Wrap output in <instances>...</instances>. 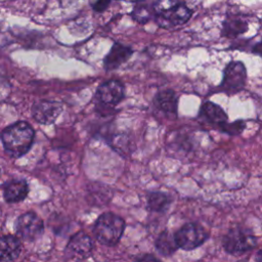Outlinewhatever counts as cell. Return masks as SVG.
I'll list each match as a JSON object with an SVG mask.
<instances>
[{
  "label": "cell",
  "instance_id": "cell-1",
  "mask_svg": "<svg viewBox=\"0 0 262 262\" xmlns=\"http://www.w3.org/2000/svg\"><path fill=\"white\" fill-rule=\"evenodd\" d=\"M35 137V131L24 121L15 122L6 127L1 133L5 150L13 157H21L29 151Z\"/></svg>",
  "mask_w": 262,
  "mask_h": 262
},
{
  "label": "cell",
  "instance_id": "cell-2",
  "mask_svg": "<svg viewBox=\"0 0 262 262\" xmlns=\"http://www.w3.org/2000/svg\"><path fill=\"white\" fill-rule=\"evenodd\" d=\"M125 221L113 212L101 214L93 227L96 239L105 246H115L121 239L125 230Z\"/></svg>",
  "mask_w": 262,
  "mask_h": 262
},
{
  "label": "cell",
  "instance_id": "cell-3",
  "mask_svg": "<svg viewBox=\"0 0 262 262\" xmlns=\"http://www.w3.org/2000/svg\"><path fill=\"white\" fill-rule=\"evenodd\" d=\"M247 82V69L239 60L229 61L223 70V78L219 90L226 94H235L242 91Z\"/></svg>",
  "mask_w": 262,
  "mask_h": 262
},
{
  "label": "cell",
  "instance_id": "cell-4",
  "mask_svg": "<svg viewBox=\"0 0 262 262\" xmlns=\"http://www.w3.org/2000/svg\"><path fill=\"white\" fill-rule=\"evenodd\" d=\"M222 245L227 253L241 255L254 249L257 246V238L250 230L234 227L224 235Z\"/></svg>",
  "mask_w": 262,
  "mask_h": 262
},
{
  "label": "cell",
  "instance_id": "cell-5",
  "mask_svg": "<svg viewBox=\"0 0 262 262\" xmlns=\"http://www.w3.org/2000/svg\"><path fill=\"white\" fill-rule=\"evenodd\" d=\"M174 236L180 249L191 251L207 241L208 232L198 223H186L174 233Z\"/></svg>",
  "mask_w": 262,
  "mask_h": 262
},
{
  "label": "cell",
  "instance_id": "cell-6",
  "mask_svg": "<svg viewBox=\"0 0 262 262\" xmlns=\"http://www.w3.org/2000/svg\"><path fill=\"white\" fill-rule=\"evenodd\" d=\"M17 235L28 242L40 237L44 231L43 220L34 212H27L20 215L15 223Z\"/></svg>",
  "mask_w": 262,
  "mask_h": 262
},
{
  "label": "cell",
  "instance_id": "cell-7",
  "mask_svg": "<svg viewBox=\"0 0 262 262\" xmlns=\"http://www.w3.org/2000/svg\"><path fill=\"white\" fill-rule=\"evenodd\" d=\"M192 10L183 2H177L171 7L156 13L155 17L160 27L172 28L184 25L191 17Z\"/></svg>",
  "mask_w": 262,
  "mask_h": 262
},
{
  "label": "cell",
  "instance_id": "cell-8",
  "mask_svg": "<svg viewBox=\"0 0 262 262\" xmlns=\"http://www.w3.org/2000/svg\"><path fill=\"white\" fill-rule=\"evenodd\" d=\"M94 243L90 235L84 231H79L71 236L66 247V254L73 259L82 260L91 256Z\"/></svg>",
  "mask_w": 262,
  "mask_h": 262
},
{
  "label": "cell",
  "instance_id": "cell-9",
  "mask_svg": "<svg viewBox=\"0 0 262 262\" xmlns=\"http://www.w3.org/2000/svg\"><path fill=\"white\" fill-rule=\"evenodd\" d=\"M62 113V104L58 101L40 100L32 106V116L36 122L42 125L53 124Z\"/></svg>",
  "mask_w": 262,
  "mask_h": 262
},
{
  "label": "cell",
  "instance_id": "cell-10",
  "mask_svg": "<svg viewBox=\"0 0 262 262\" xmlns=\"http://www.w3.org/2000/svg\"><path fill=\"white\" fill-rule=\"evenodd\" d=\"M95 98L103 105L115 106L124 98V85L118 80H108L98 86Z\"/></svg>",
  "mask_w": 262,
  "mask_h": 262
},
{
  "label": "cell",
  "instance_id": "cell-11",
  "mask_svg": "<svg viewBox=\"0 0 262 262\" xmlns=\"http://www.w3.org/2000/svg\"><path fill=\"white\" fill-rule=\"evenodd\" d=\"M132 54L133 50L130 47L119 42H115L103 59V67L106 71L116 70L126 62Z\"/></svg>",
  "mask_w": 262,
  "mask_h": 262
},
{
  "label": "cell",
  "instance_id": "cell-12",
  "mask_svg": "<svg viewBox=\"0 0 262 262\" xmlns=\"http://www.w3.org/2000/svg\"><path fill=\"white\" fill-rule=\"evenodd\" d=\"M29 193V184L25 179H13L5 183L3 198L7 203L24 201Z\"/></svg>",
  "mask_w": 262,
  "mask_h": 262
},
{
  "label": "cell",
  "instance_id": "cell-13",
  "mask_svg": "<svg viewBox=\"0 0 262 262\" xmlns=\"http://www.w3.org/2000/svg\"><path fill=\"white\" fill-rule=\"evenodd\" d=\"M21 250L23 245L18 237L11 234L0 236V262L15 260Z\"/></svg>",
  "mask_w": 262,
  "mask_h": 262
},
{
  "label": "cell",
  "instance_id": "cell-14",
  "mask_svg": "<svg viewBox=\"0 0 262 262\" xmlns=\"http://www.w3.org/2000/svg\"><path fill=\"white\" fill-rule=\"evenodd\" d=\"M249 29L247 20L239 15H227L222 23L221 36L229 39H235L246 33Z\"/></svg>",
  "mask_w": 262,
  "mask_h": 262
},
{
  "label": "cell",
  "instance_id": "cell-15",
  "mask_svg": "<svg viewBox=\"0 0 262 262\" xmlns=\"http://www.w3.org/2000/svg\"><path fill=\"white\" fill-rule=\"evenodd\" d=\"M154 102L157 108L161 112L170 116L177 115L178 97L172 89H165L158 92L155 96Z\"/></svg>",
  "mask_w": 262,
  "mask_h": 262
},
{
  "label": "cell",
  "instance_id": "cell-16",
  "mask_svg": "<svg viewBox=\"0 0 262 262\" xmlns=\"http://www.w3.org/2000/svg\"><path fill=\"white\" fill-rule=\"evenodd\" d=\"M201 115L204 116L208 122L217 125L218 127L227 122L226 113L221 106L212 101H206L202 104Z\"/></svg>",
  "mask_w": 262,
  "mask_h": 262
},
{
  "label": "cell",
  "instance_id": "cell-17",
  "mask_svg": "<svg viewBox=\"0 0 262 262\" xmlns=\"http://www.w3.org/2000/svg\"><path fill=\"white\" fill-rule=\"evenodd\" d=\"M155 245L158 252L163 256H171L179 248L174 234L168 230H164L159 234Z\"/></svg>",
  "mask_w": 262,
  "mask_h": 262
},
{
  "label": "cell",
  "instance_id": "cell-18",
  "mask_svg": "<svg viewBox=\"0 0 262 262\" xmlns=\"http://www.w3.org/2000/svg\"><path fill=\"white\" fill-rule=\"evenodd\" d=\"M147 208L157 213L166 212L171 205V198L162 191H151L147 194Z\"/></svg>",
  "mask_w": 262,
  "mask_h": 262
},
{
  "label": "cell",
  "instance_id": "cell-19",
  "mask_svg": "<svg viewBox=\"0 0 262 262\" xmlns=\"http://www.w3.org/2000/svg\"><path fill=\"white\" fill-rule=\"evenodd\" d=\"M131 15L135 21L144 25L147 21H149L152 16H155V10L152 5L139 3L134 7V9L131 12Z\"/></svg>",
  "mask_w": 262,
  "mask_h": 262
},
{
  "label": "cell",
  "instance_id": "cell-20",
  "mask_svg": "<svg viewBox=\"0 0 262 262\" xmlns=\"http://www.w3.org/2000/svg\"><path fill=\"white\" fill-rule=\"evenodd\" d=\"M220 127V130L226 134L229 135H238L243 132V130L246 127V123L243 120L239 121H235L232 123H224L222 124Z\"/></svg>",
  "mask_w": 262,
  "mask_h": 262
},
{
  "label": "cell",
  "instance_id": "cell-21",
  "mask_svg": "<svg viewBox=\"0 0 262 262\" xmlns=\"http://www.w3.org/2000/svg\"><path fill=\"white\" fill-rule=\"evenodd\" d=\"M111 2H112V0H91L90 4L94 11L102 12L108 7Z\"/></svg>",
  "mask_w": 262,
  "mask_h": 262
},
{
  "label": "cell",
  "instance_id": "cell-22",
  "mask_svg": "<svg viewBox=\"0 0 262 262\" xmlns=\"http://www.w3.org/2000/svg\"><path fill=\"white\" fill-rule=\"evenodd\" d=\"M133 262H160V260H158L154 255L150 254H144L141 255L139 257H136Z\"/></svg>",
  "mask_w": 262,
  "mask_h": 262
},
{
  "label": "cell",
  "instance_id": "cell-23",
  "mask_svg": "<svg viewBox=\"0 0 262 262\" xmlns=\"http://www.w3.org/2000/svg\"><path fill=\"white\" fill-rule=\"evenodd\" d=\"M252 52L262 57V38H261V40L259 42H257L256 44L253 45Z\"/></svg>",
  "mask_w": 262,
  "mask_h": 262
},
{
  "label": "cell",
  "instance_id": "cell-24",
  "mask_svg": "<svg viewBox=\"0 0 262 262\" xmlns=\"http://www.w3.org/2000/svg\"><path fill=\"white\" fill-rule=\"evenodd\" d=\"M256 262H262V251H260L256 256Z\"/></svg>",
  "mask_w": 262,
  "mask_h": 262
},
{
  "label": "cell",
  "instance_id": "cell-25",
  "mask_svg": "<svg viewBox=\"0 0 262 262\" xmlns=\"http://www.w3.org/2000/svg\"><path fill=\"white\" fill-rule=\"evenodd\" d=\"M127 1H130V2H141V1H144V0H127Z\"/></svg>",
  "mask_w": 262,
  "mask_h": 262
},
{
  "label": "cell",
  "instance_id": "cell-26",
  "mask_svg": "<svg viewBox=\"0 0 262 262\" xmlns=\"http://www.w3.org/2000/svg\"><path fill=\"white\" fill-rule=\"evenodd\" d=\"M1 174H2V167L0 166V177H1Z\"/></svg>",
  "mask_w": 262,
  "mask_h": 262
}]
</instances>
